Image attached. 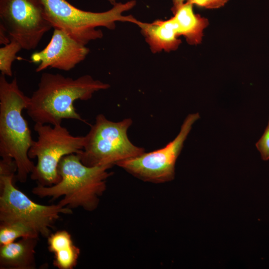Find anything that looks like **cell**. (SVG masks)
Returning a JSON list of instances; mask_svg holds the SVG:
<instances>
[{
  "label": "cell",
  "instance_id": "cell-1",
  "mask_svg": "<svg viewBox=\"0 0 269 269\" xmlns=\"http://www.w3.org/2000/svg\"><path fill=\"white\" fill-rule=\"evenodd\" d=\"M109 87L108 84L89 75L73 78L43 73L37 89L29 97L26 110L35 123L54 126L62 124L64 119L86 123L77 112L75 102L89 100L95 93Z\"/></svg>",
  "mask_w": 269,
  "mask_h": 269
},
{
  "label": "cell",
  "instance_id": "cell-2",
  "mask_svg": "<svg viewBox=\"0 0 269 269\" xmlns=\"http://www.w3.org/2000/svg\"><path fill=\"white\" fill-rule=\"evenodd\" d=\"M0 76V156L16 163V178L24 183L35 165L28 156L33 140L27 121L22 115L29 97L20 89L16 78L8 82Z\"/></svg>",
  "mask_w": 269,
  "mask_h": 269
},
{
  "label": "cell",
  "instance_id": "cell-3",
  "mask_svg": "<svg viewBox=\"0 0 269 269\" xmlns=\"http://www.w3.org/2000/svg\"><path fill=\"white\" fill-rule=\"evenodd\" d=\"M106 166H88L84 164L77 154L64 156L58 171L60 181L51 186L40 185L32 193L41 198L55 200L63 196L58 203L71 209L81 208L93 211L98 206L100 198L106 190L107 180L112 175Z\"/></svg>",
  "mask_w": 269,
  "mask_h": 269
},
{
  "label": "cell",
  "instance_id": "cell-4",
  "mask_svg": "<svg viewBox=\"0 0 269 269\" xmlns=\"http://www.w3.org/2000/svg\"><path fill=\"white\" fill-rule=\"evenodd\" d=\"M41 1L46 17L52 27L62 30L84 45L103 37L102 31L96 29L98 27L112 30L115 28L116 22L134 23L137 20L131 15L123 14L135 5L134 0L124 3L117 2L110 9L99 12L80 9L66 0Z\"/></svg>",
  "mask_w": 269,
  "mask_h": 269
},
{
  "label": "cell",
  "instance_id": "cell-5",
  "mask_svg": "<svg viewBox=\"0 0 269 269\" xmlns=\"http://www.w3.org/2000/svg\"><path fill=\"white\" fill-rule=\"evenodd\" d=\"M17 166L10 158L0 161V222L19 221L33 227L44 237L51 233L54 224L61 214L72 210L59 203L45 205L33 202L13 184Z\"/></svg>",
  "mask_w": 269,
  "mask_h": 269
},
{
  "label": "cell",
  "instance_id": "cell-6",
  "mask_svg": "<svg viewBox=\"0 0 269 269\" xmlns=\"http://www.w3.org/2000/svg\"><path fill=\"white\" fill-rule=\"evenodd\" d=\"M132 123L130 118L113 122L103 114L98 115L85 136L83 149L77 154L82 162L88 166L112 168L144 153L143 148L134 145L128 137V131Z\"/></svg>",
  "mask_w": 269,
  "mask_h": 269
},
{
  "label": "cell",
  "instance_id": "cell-7",
  "mask_svg": "<svg viewBox=\"0 0 269 269\" xmlns=\"http://www.w3.org/2000/svg\"><path fill=\"white\" fill-rule=\"evenodd\" d=\"M34 129L38 136L29 150L28 156L37 161L30 177L38 185L51 186L61 179L58 167L62 159L79 153L84 145L85 136L72 135L62 124L35 123Z\"/></svg>",
  "mask_w": 269,
  "mask_h": 269
},
{
  "label": "cell",
  "instance_id": "cell-8",
  "mask_svg": "<svg viewBox=\"0 0 269 269\" xmlns=\"http://www.w3.org/2000/svg\"><path fill=\"white\" fill-rule=\"evenodd\" d=\"M200 118L198 113L189 114L177 136L164 147L120 162L117 166L145 182L163 183L174 178L176 160L194 123Z\"/></svg>",
  "mask_w": 269,
  "mask_h": 269
},
{
  "label": "cell",
  "instance_id": "cell-9",
  "mask_svg": "<svg viewBox=\"0 0 269 269\" xmlns=\"http://www.w3.org/2000/svg\"><path fill=\"white\" fill-rule=\"evenodd\" d=\"M0 22L22 49H34L52 27L41 0H0Z\"/></svg>",
  "mask_w": 269,
  "mask_h": 269
},
{
  "label": "cell",
  "instance_id": "cell-10",
  "mask_svg": "<svg viewBox=\"0 0 269 269\" xmlns=\"http://www.w3.org/2000/svg\"><path fill=\"white\" fill-rule=\"evenodd\" d=\"M90 51L84 45L58 28H54L51 38L41 51L32 53L31 62L38 64L40 72L48 68L68 71L83 61Z\"/></svg>",
  "mask_w": 269,
  "mask_h": 269
},
{
  "label": "cell",
  "instance_id": "cell-11",
  "mask_svg": "<svg viewBox=\"0 0 269 269\" xmlns=\"http://www.w3.org/2000/svg\"><path fill=\"white\" fill-rule=\"evenodd\" d=\"M134 24L140 28L153 53L175 50L181 42L178 38L176 25L173 17L165 20H156L151 23L136 20Z\"/></svg>",
  "mask_w": 269,
  "mask_h": 269
},
{
  "label": "cell",
  "instance_id": "cell-12",
  "mask_svg": "<svg viewBox=\"0 0 269 269\" xmlns=\"http://www.w3.org/2000/svg\"><path fill=\"white\" fill-rule=\"evenodd\" d=\"M38 238H23L0 246V269H35Z\"/></svg>",
  "mask_w": 269,
  "mask_h": 269
},
{
  "label": "cell",
  "instance_id": "cell-13",
  "mask_svg": "<svg viewBox=\"0 0 269 269\" xmlns=\"http://www.w3.org/2000/svg\"><path fill=\"white\" fill-rule=\"evenodd\" d=\"M193 4L188 1L173 13L178 36H183L190 45H197L202 40L203 32L207 27L208 19L194 12Z\"/></svg>",
  "mask_w": 269,
  "mask_h": 269
},
{
  "label": "cell",
  "instance_id": "cell-14",
  "mask_svg": "<svg viewBox=\"0 0 269 269\" xmlns=\"http://www.w3.org/2000/svg\"><path fill=\"white\" fill-rule=\"evenodd\" d=\"M48 248L54 255L53 265L59 269H73L78 261L80 249L66 230L57 231L47 237Z\"/></svg>",
  "mask_w": 269,
  "mask_h": 269
},
{
  "label": "cell",
  "instance_id": "cell-15",
  "mask_svg": "<svg viewBox=\"0 0 269 269\" xmlns=\"http://www.w3.org/2000/svg\"><path fill=\"white\" fill-rule=\"evenodd\" d=\"M38 232L30 225L19 221L0 222V246L23 238H38Z\"/></svg>",
  "mask_w": 269,
  "mask_h": 269
},
{
  "label": "cell",
  "instance_id": "cell-16",
  "mask_svg": "<svg viewBox=\"0 0 269 269\" xmlns=\"http://www.w3.org/2000/svg\"><path fill=\"white\" fill-rule=\"evenodd\" d=\"M22 49L21 45L12 39L9 43L0 48V71L1 75L12 76V64L17 59L16 54Z\"/></svg>",
  "mask_w": 269,
  "mask_h": 269
},
{
  "label": "cell",
  "instance_id": "cell-17",
  "mask_svg": "<svg viewBox=\"0 0 269 269\" xmlns=\"http://www.w3.org/2000/svg\"><path fill=\"white\" fill-rule=\"evenodd\" d=\"M256 146L264 160L269 159V121L264 134L256 143Z\"/></svg>",
  "mask_w": 269,
  "mask_h": 269
},
{
  "label": "cell",
  "instance_id": "cell-18",
  "mask_svg": "<svg viewBox=\"0 0 269 269\" xmlns=\"http://www.w3.org/2000/svg\"><path fill=\"white\" fill-rule=\"evenodd\" d=\"M229 0H187L198 6L207 9H217L224 6Z\"/></svg>",
  "mask_w": 269,
  "mask_h": 269
},
{
  "label": "cell",
  "instance_id": "cell-19",
  "mask_svg": "<svg viewBox=\"0 0 269 269\" xmlns=\"http://www.w3.org/2000/svg\"><path fill=\"white\" fill-rule=\"evenodd\" d=\"M10 41L8 32L3 25L0 23V44L4 45L9 43Z\"/></svg>",
  "mask_w": 269,
  "mask_h": 269
},
{
  "label": "cell",
  "instance_id": "cell-20",
  "mask_svg": "<svg viewBox=\"0 0 269 269\" xmlns=\"http://www.w3.org/2000/svg\"><path fill=\"white\" fill-rule=\"evenodd\" d=\"M185 1L187 0H172L173 5L171 10L172 12L174 13Z\"/></svg>",
  "mask_w": 269,
  "mask_h": 269
},
{
  "label": "cell",
  "instance_id": "cell-21",
  "mask_svg": "<svg viewBox=\"0 0 269 269\" xmlns=\"http://www.w3.org/2000/svg\"><path fill=\"white\" fill-rule=\"evenodd\" d=\"M112 5H115L117 2L116 0H107Z\"/></svg>",
  "mask_w": 269,
  "mask_h": 269
}]
</instances>
